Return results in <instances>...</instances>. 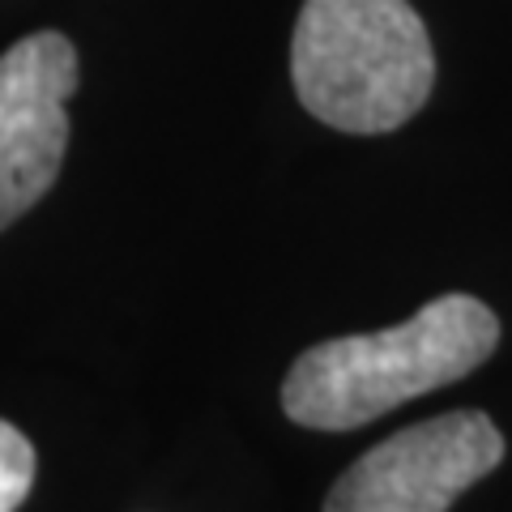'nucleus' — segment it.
Returning <instances> with one entry per match:
<instances>
[{
    "label": "nucleus",
    "mask_w": 512,
    "mask_h": 512,
    "mask_svg": "<svg viewBox=\"0 0 512 512\" xmlns=\"http://www.w3.org/2000/svg\"><path fill=\"white\" fill-rule=\"evenodd\" d=\"M77 47L60 30L26 35L0 56V231L47 197L69 150Z\"/></svg>",
    "instance_id": "obj_4"
},
{
    "label": "nucleus",
    "mask_w": 512,
    "mask_h": 512,
    "mask_svg": "<svg viewBox=\"0 0 512 512\" xmlns=\"http://www.w3.org/2000/svg\"><path fill=\"white\" fill-rule=\"evenodd\" d=\"M291 82L320 124L393 133L427 103L436 52L410 0H303Z\"/></svg>",
    "instance_id": "obj_2"
},
{
    "label": "nucleus",
    "mask_w": 512,
    "mask_h": 512,
    "mask_svg": "<svg viewBox=\"0 0 512 512\" xmlns=\"http://www.w3.org/2000/svg\"><path fill=\"white\" fill-rule=\"evenodd\" d=\"M500 461V427L478 410H453L363 453L333 483L325 512H448Z\"/></svg>",
    "instance_id": "obj_3"
},
{
    "label": "nucleus",
    "mask_w": 512,
    "mask_h": 512,
    "mask_svg": "<svg viewBox=\"0 0 512 512\" xmlns=\"http://www.w3.org/2000/svg\"><path fill=\"white\" fill-rule=\"evenodd\" d=\"M500 320L474 295H440L380 333L303 350L282 380L286 419L312 431H355L410 397L444 389L491 359Z\"/></svg>",
    "instance_id": "obj_1"
},
{
    "label": "nucleus",
    "mask_w": 512,
    "mask_h": 512,
    "mask_svg": "<svg viewBox=\"0 0 512 512\" xmlns=\"http://www.w3.org/2000/svg\"><path fill=\"white\" fill-rule=\"evenodd\" d=\"M35 487V448L13 423L0 419V512H18Z\"/></svg>",
    "instance_id": "obj_5"
}]
</instances>
